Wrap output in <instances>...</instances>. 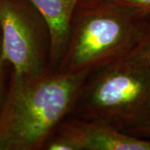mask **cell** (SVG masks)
<instances>
[{
	"instance_id": "obj_6",
	"label": "cell",
	"mask_w": 150,
	"mask_h": 150,
	"mask_svg": "<svg viewBox=\"0 0 150 150\" xmlns=\"http://www.w3.org/2000/svg\"><path fill=\"white\" fill-rule=\"evenodd\" d=\"M41 13L51 33V65L56 69L64 55L71 20L80 0H29Z\"/></svg>"
},
{
	"instance_id": "obj_5",
	"label": "cell",
	"mask_w": 150,
	"mask_h": 150,
	"mask_svg": "<svg viewBox=\"0 0 150 150\" xmlns=\"http://www.w3.org/2000/svg\"><path fill=\"white\" fill-rule=\"evenodd\" d=\"M43 150H150V140L104 123L69 115L47 141Z\"/></svg>"
},
{
	"instance_id": "obj_2",
	"label": "cell",
	"mask_w": 150,
	"mask_h": 150,
	"mask_svg": "<svg viewBox=\"0 0 150 150\" xmlns=\"http://www.w3.org/2000/svg\"><path fill=\"white\" fill-rule=\"evenodd\" d=\"M70 116L147 137L150 132V69L125 58L92 71Z\"/></svg>"
},
{
	"instance_id": "obj_3",
	"label": "cell",
	"mask_w": 150,
	"mask_h": 150,
	"mask_svg": "<svg viewBox=\"0 0 150 150\" xmlns=\"http://www.w3.org/2000/svg\"><path fill=\"white\" fill-rule=\"evenodd\" d=\"M149 19L122 6L80 0L71 20L66 51L56 69L91 73L126 58Z\"/></svg>"
},
{
	"instance_id": "obj_4",
	"label": "cell",
	"mask_w": 150,
	"mask_h": 150,
	"mask_svg": "<svg viewBox=\"0 0 150 150\" xmlns=\"http://www.w3.org/2000/svg\"><path fill=\"white\" fill-rule=\"evenodd\" d=\"M2 55L18 75L53 69L48 23L29 0H0Z\"/></svg>"
},
{
	"instance_id": "obj_9",
	"label": "cell",
	"mask_w": 150,
	"mask_h": 150,
	"mask_svg": "<svg viewBox=\"0 0 150 150\" xmlns=\"http://www.w3.org/2000/svg\"><path fill=\"white\" fill-rule=\"evenodd\" d=\"M4 64L5 61L4 60L2 55V43H1V33H0V108L3 103V102H1V98H2V90H3V72H4Z\"/></svg>"
},
{
	"instance_id": "obj_1",
	"label": "cell",
	"mask_w": 150,
	"mask_h": 150,
	"mask_svg": "<svg viewBox=\"0 0 150 150\" xmlns=\"http://www.w3.org/2000/svg\"><path fill=\"white\" fill-rule=\"evenodd\" d=\"M88 71L13 73L0 108V150H43L71 114Z\"/></svg>"
},
{
	"instance_id": "obj_8",
	"label": "cell",
	"mask_w": 150,
	"mask_h": 150,
	"mask_svg": "<svg viewBox=\"0 0 150 150\" xmlns=\"http://www.w3.org/2000/svg\"><path fill=\"white\" fill-rule=\"evenodd\" d=\"M122 6L136 11L144 16L150 18V0H86Z\"/></svg>"
},
{
	"instance_id": "obj_10",
	"label": "cell",
	"mask_w": 150,
	"mask_h": 150,
	"mask_svg": "<svg viewBox=\"0 0 150 150\" xmlns=\"http://www.w3.org/2000/svg\"><path fill=\"white\" fill-rule=\"evenodd\" d=\"M147 137H150V132L149 133V134H148V136H147Z\"/></svg>"
},
{
	"instance_id": "obj_7",
	"label": "cell",
	"mask_w": 150,
	"mask_h": 150,
	"mask_svg": "<svg viewBox=\"0 0 150 150\" xmlns=\"http://www.w3.org/2000/svg\"><path fill=\"white\" fill-rule=\"evenodd\" d=\"M126 59L150 69V19L138 44Z\"/></svg>"
}]
</instances>
